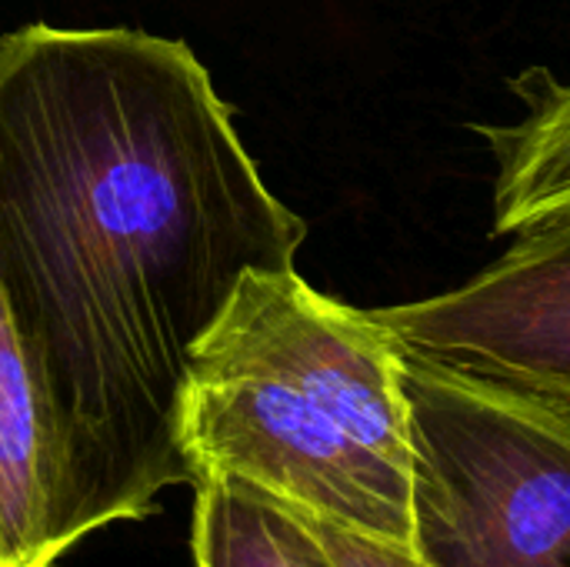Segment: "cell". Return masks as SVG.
<instances>
[{
  "label": "cell",
  "mask_w": 570,
  "mask_h": 567,
  "mask_svg": "<svg viewBox=\"0 0 570 567\" xmlns=\"http://www.w3.org/2000/svg\"><path fill=\"white\" fill-rule=\"evenodd\" d=\"M304 237L190 43L130 27L0 33V294L87 535L194 488L190 354L240 277L297 267Z\"/></svg>",
  "instance_id": "obj_1"
},
{
  "label": "cell",
  "mask_w": 570,
  "mask_h": 567,
  "mask_svg": "<svg viewBox=\"0 0 570 567\" xmlns=\"http://www.w3.org/2000/svg\"><path fill=\"white\" fill-rule=\"evenodd\" d=\"M194 475L411 548L404 354L371 311L314 291L297 267L240 277L197 341L180 398Z\"/></svg>",
  "instance_id": "obj_2"
},
{
  "label": "cell",
  "mask_w": 570,
  "mask_h": 567,
  "mask_svg": "<svg viewBox=\"0 0 570 567\" xmlns=\"http://www.w3.org/2000/svg\"><path fill=\"white\" fill-rule=\"evenodd\" d=\"M411 551L428 567H570V411L404 354Z\"/></svg>",
  "instance_id": "obj_3"
},
{
  "label": "cell",
  "mask_w": 570,
  "mask_h": 567,
  "mask_svg": "<svg viewBox=\"0 0 570 567\" xmlns=\"http://www.w3.org/2000/svg\"><path fill=\"white\" fill-rule=\"evenodd\" d=\"M371 314L407 358L570 411V214L461 287Z\"/></svg>",
  "instance_id": "obj_4"
},
{
  "label": "cell",
  "mask_w": 570,
  "mask_h": 567,
  "mask_svg": "<svg viewBox=\"0 0 570 567\" xmlns=\"http://www.w3.org/2000/svg\"><path fill=\"white\" fill-rule=\"evenodd\" d=\"M83 538L60 428L0 294V567H53Z\"/></svg>",
  "instance_id": "obj_5"
},
{
  "label": "cell",
  "mask_w": 570,
  "mask_h": 567,
  "mask_svg": "<svg viewBox=\"0 0 570 567\" xmlns=\"http://www.w3.org/2000/svg\"><path fill=\"white\" fill-rule=\"evenodd\" d=\"M511 90L528 114L478 127L494 154V234H521L570 214V80L531 67Z\"/></svg>",
  "instance_id": "obj_6"
},
{
  "label": "cell",
  "mask_w": 570,
  "mask_h": 567,
  "mask_svg": "<svg viewBox=\"0 0 570 567\" xmlns=\"http://www.w3.org/2000/svg\"><path fill=\"white\" fill-rule=\"evenodd\" d=\"M194 567H337L307 518L237 478L194 485Z\"/></svg>",
  "instance_id": "obj_7"
},
{
  "label": "cell",
  "mask_w": 570,
  "mask_h": 567,
  "mask_svg": "<svg viewBox=\"0 0 570 567\" xmlns=\"http://www.w3.org/2000/svg\"><path fill=\"white\" fill-rule=\"evenodd\" d=\"M304 518H307L311 531L321 538V545L327 548V555L337 561V567H428L404 545L367 538V535H357L351 528L331 525V521L314 518V515H304Z\"/></svg>",
  "instance_id": "obj_8"
}]
</instances>
